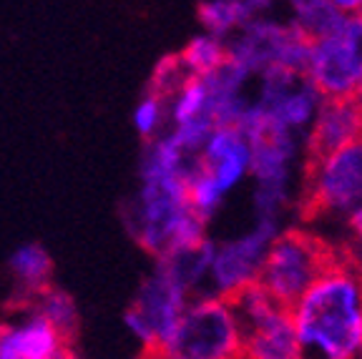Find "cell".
Listing matches in <instances>:
<instances>
[{
	"label": "cell",
	"mask_w": 362,
	"mask_h": 359,
	"mask_svg": "<svg viewBox=\"0 0 362 359\" xmlns=\"http://www.w3.org/2000/svg\"><path fill=\"white\" fill-rule=\"evenodd\" d=\"M289 317L302 359H362V264L339 247Z\"/></svg>",
	"instance_id": "1"
},
{
	"label": "cell",
	"mask_w": 362,
	"mask_h": 359,
	"mask_svg": "<svg viewBox=\"0 0 362 359\" xmlns=\"http://www.w3.org/2000/svg\"><path fill=\"white\" fill-rule=\"evenodd\" d=\"M48 359H76V354L71 352V349H68V347H61L56 354H53V357H48Z\"/></svg>",
	"instance_id": "21"
},
{
	"label": "cell",
	"mask_w": 362,
	"mask_h": 359,
	"mask_svg": "<svg viewBox=\"0 0 362 359\" xmlns=\"http://www.w3.org/2000/svg\"><path fill=\"white\" fill-rule=\"evenodd\" d=\"M192 294L187 286L179 284L164 264L156 261V271L141 284L134 304L126 309V324L131 326L144 347H161L181 319Z\"/></svg>",
	"instance_id": "7"
},
{
	"label": "cell",
	"mask_w": 362,
	"mask_h": 359,
	"mask_svg": "<svg viewBox=\"0 0 362 359\" xmlns=\"http://www.w3.org/2000/svg\"><path fill=\"white\" fill-rule=\"evenodd\" d=\"M16 292L8 309H35L38 299L53 286V259L40 244H23L8 261Z\"/></svg>",
	"instance_id": "10"
},
{
	"label": "cell",
	"mask_w": 362,
	"mask_h": 359,
	"mask_svg": "<svg viewBox=\"0 0 362 359\" xmlns=\"http://www.w3.org/2000/svg\"><path fill=\"white\" fill-rule=\"evenodd\" d=\"M206 108V83L202 76H192L187 83L181 86V90L174 95V106H171V118L174 124L181 126L192 121V118L204 116Z\"/></svg>",
	"instance_id": "16"
},
{
	"label": "cell",
	"mask_w": 362,
	"mask_h": 359,
	"mask_svg": "<svg viewBox=\"0 0 362 359\" xmlns=\"http://www.w3.org/2000/svg\"><path fill=\"white\" fill-rule=\"evenodd\" d=\"M362 136V113L352 98H325L317 108L315 126L307 139L305 169H312L320 161L342 148L345 143Z\"/></svg>",
	"instance_id": "9"
},
{
	"label": "cell",
	"mask_w": 362,
	"mask_h": 359,
	"mask_svg": "<svg viewBox=\"0 0 362 359\" xmlns=\"http://www.w3.org/2000/svg\"><path fill=\"white\" fill-rule=\"evenodd\" d=\"M179 58L192 76H209L229 58V53H226V45L221 43V38H214V35L206 33L194 38L179 53Z\"/></svg>",
	"instance_id": "15"
},
{
	"label": "cell",
	"mask_w": 362,
	"mask_h": 359,
	"mask_svg": "<svg viewBox=\"0 0 362 359\" xmlns=\"http://www.w3.org/2000/svg\"><path fill=\"white\" fill-rule=\"evenodd\" d=\"M294 28L300 30L310 43L334 33L345 23V13H339L327 0H292Z\"/></svg>",
	"instance_id": "13"
},
{
	"label": "cell",
	"mask_w": 362,
	"mask_h": 359,
	"mask_svg": "<svg viewBox=\"0 0 362 359\" xmlns=\"http://www.w3.org/2000/svg\"><path fill=\"white\" fill-rule=\"evenodd\" d=\"M56 329L40 314L23 326H8L0 331V359H48L61 349Z\"/></svg>",
	"instance_id": "11"
},
{
	"label": "cell",
	"mask_w": 362,
	"mask_h": 359,
	"mask_svg": "<svg viewBox=\"0 0 362 359\" xmlns=\"http://www.w3.org/2000/svg\"><path fill=\"white\" fill-rule=\"evenodd\" d=\"M305 76L322 101L352 98L362 83V13L345 18L334 33L310 45Z\"/></svg>",
	"instance_id": "6"
},
{
	"label": "cell",
	"mask_w": 362,
	"mask_h": 359,
	"mask_svg": "<svg viewBox=\"0 0 362 359\" xmlns=\"http://www.w3.org/2000/svg\"><path fill=\"white\" fill-rule=\"evenodd\" d=\"M166 111H169V101H164V98L156 93H146V98L139 103V108H136V113H134L136 131L148 141L153 134H156L158 126H161Z\"/></svg>",
	"instance_id": "17"
},
{
	"label": "cell",
	"mask_w": 362,
	"mask_h": 359,
	"mask_svg": "<svg viewBox=\"0 0 362 359\" xmlns=\"http://www.w3.org/2000/svg\"><path fill=\"white\" fill-rule=\"evenodd\" d=\"M136 359H166V357L161 354V349L158 347H144L141 354H139Z\"/></svg>",
	"instance_id": "20"
},
{
	"label": "cell",
	"mask_w": 362,
	"mask_h": 359,
	"mask_svg": "<svg viewBox=\"0 0 362 359\" xmlns=\"http://www.w3.org/2000/svg\"><path fill=\"white\" fill-rule=\"evenodd\" d=\"M272 239H274V221L262 219V224L249 236L214 249V259L209 266L211 289H214L211 297L226 299L242 286L255 284Z\"/></svg>",
	"instance_id": "8"
},
{
	"label": "cell",
	"mask_w": 362,
	"mask_h": 359,
	"mask_svg": "<svg viewBox=\"0 0 362 359\" xmlns=\"http://www.w3.org/2000/svg\"><path fill=\"white\" fill-rule=\"evenodd\" d=\"M242 326V359H302L289 309L279 307L259 284L229 294Z\"/></svg>",
	"instance_id": "5"
},
{
	"label": "cell",
	"mask_w": 362,
	"mask_h": 359,
	"mask_svg": "<svg viewBox=\"0 0 362 359\" xmlns=\"http://www.w3.org/2000/svg\"><path fill=\"white\" fill-rule=\"evenodd\" d=\"M362 208V136L325 161L305 169L300 216L305 221L345 219Z\"/></svg>",
	"instance_id": "4"
},
{
	"label": "cell",
	"mask_w": 362,
	"mask_h": 359,
	"mask_svg": "<svg viewBox=\"0 0 362 359\" xmlns=\"http://www.w3.org/2000/svg\"><path fill=\"white\" fill-rule=\"evenodd\" d=\"M347 229H350L352 242H355V244H352V247H345V249L362 264V208L350 216V221H347Z\"/></svg>",
	"instance_id": "18"
},
{
	"label": "cell",
	"mask_w": 362,
	"mask_h": 359,
	"mask_svg": "<svg viewBox=\"0 0 362 359\" xmlns=\"http://www.w3.org/2000/svg\"><path fill=\"white\" fill-rule=\"evenodd\" d=\"M252 16L255 13L249 11L244 0H206V3L199 6V20L214 38H221L237 25L249 23Z\"/></svg>",
	"instance_id": "14"
},
{
	"label": "cell",
	"mask_w": 362,
	"mask_h": 359,
	"mask_svg": "<svg viewBox=\"0 0 362 359\" xmlns=\"http://www.w3.org/2000/svg\"><path fill=\"white\" fill-rule=\"evenodd\" d=\"M339 254V247L305 229H287L274 236L264 254L257 284L279 307L289 309Z\"/></svg>",
	"instance_id": "2"
},
{
	"label": "cell",
	"mask_w": 362,
	"mask_h": 359,
	"mask_svg": "<svg viewBox=\"0 0 362 359\" xmlns=\"http://www.w3.org/2000/svg\"><path fill=\"white\" fill-rule=\"evenodd\" d=\"M35 314H40L43 319H48V324L56 329L58 339H61L63 347H74V342L78 339L81 331V319H78V309H76L71 294H66L63 289H58L56 284L38 299L33 309Z\"/></svg>",
	"instance_id": "12"
},
{
	"label": "cell",
	"mask_w": 362,
	"mask_h": 359,
	"mask_svg": "<svg viewBox=\"0 0 362 359\" xmlns=\"http://www.w3.org/2000/svg\"><path fill=\"white\" fill-rule=\"evenodd\" d=\"M158 349L166 359H242V326L226 299L202 294Z\"/></svg>",
	"instance_id": "3"
},
{
	"label": "cell",
	"mask_w": 362,
	"mask_h": 359,
	"mask_svg": "<svg viewBox=\"0 0 362 359\" xmlns=\"http://www.w3.org/2000/svg\"><path fill=\"white\" fill-rule=\"evenodd\" d=\"M352 101H355V106L360 108V113H362V83L357 86V90L352 93Z\"/></svg>",
	"instance_id": "22"
},
{
	"label": "cell",
	"mask_w": 362,
	"mask_h": 359,
	"mask_svg": "<svg viewBox=\"0 0 362 359\" xmlns=\"http://www.w3.org/2000/svg\"><path fill=\"white\" fill-rule=\"evenodd\" d=\"M327 3H332L339 13H352V16L362 13V0H327Z\"/></svg>",
	"instance_id": "19"
}]
</instances>
